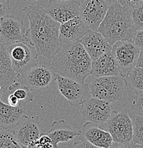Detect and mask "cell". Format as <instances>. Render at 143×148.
Here are the masks:
<instances>
[{
    "label": "cell",
    "mask_w": 143,
    "mask_h": 148,
    "mask_svg": "<svg viewBox=\"0 0 143 148\" xmlns=\"http://www.w3.org/2000/svg\"><path fill=\"white\" fill-rule=\"evenodd\" d=\"M24 12L29 21L30 45L35 49L37 56L52 60L62 44L60 39L61 24L51 17L41 6L27 7Z\"/></svg>",
    "instance_id": "cell-1"
},
{
    "label": "cell",
    "mask_w": 143,
    "mask_h": 148,
    "mask_svg": "<svg viewBox=\"0 0 143 148\" xmlns=\"http://www.w3.org/2000/svg\"><path fill=\"white\" fill-rule=\"evenodd\" d=\"M91 64V58L80 41L62 43L49 68L62 76L85 83L90 75Z\"/></svg>",
    "instance_id": "cell-2"
},
{
    "label": "cell",
    "mask_w": 143,
    "mask_h": 148,
    "mask_svg": "<svg viewBox=\"0 0 143 148\" xmlns=\"http://www.w3.org/2000/svg\"><path fill=\"white\" fill-rule=\"evenodd\" d=\"M98 32L112 46L118 41H133L137 29L134 26L130 9L119 3L110 5Z\"/></svg>",
    "instance_id": "cell-3"
},
{
    "label": "cell",
    "mask_w": 143,
    "mask_h": 148,
    "mask_svg": "<svg viewBox=\"0 0 143 148\" xmlns=\"http://www.w3.org/2000/svg\"><path fill=\"white\" fill-rule=\"evenodd\" d=\"M88 88L92 97L111 103L122 101L125 85L121 75L104 76L93 78Z\"/></svg>",
    "instance_id": "cell-4"
},
{
    "label": "cell",
    "mask_w": 143,
    "mask_h": 148,
    "mask_svg": "<svg viewBox=\"0 0 143 148\" xmlns=\"http://www.w3.org/2000/svg\"><path fill=\"white\" fill-rule=\"evenodd\" d=\"M101 127L111 135L115 143L128 146L133 141V122L128 110L113 111L108 120Z\"/></svg>",
    "instance_id": "cell-5"
},
{
    "label": "cell",
    "mask_w": 143,
    "mask_h": 148,
    "mask_svg": "<svg viewBox=\"0 0 143 148\" xmlns=\"http://www.w3.org/2000/svg\"><path fill=\"white\" fill-rule=\"evenodd\" d=\"M18 81L30 90H43L50 87L56 81V73L49 67L37 64L23 75H18Z\"/></svg>",
    "instance_id": "cell-6"
},
{
    "label": "cell",
    "mask_w": 143,
    "mask_h": 148,
    "mask_svg": "<svg viewBox=\"0 0 143 148\" xmlns=\"http://www.w3.org/2000/svg\"><path fill=\"white\" fill-rule=\"evenodd\" d=\"M0 41L7 46L19 42L30 44L29 30L19 16L9 14L0 19Z\"/></svg>",
    "instance_id": "cell-7"
},
{
    "label": "cell",
    "mask_w": 143,
    "mask_h": 148,
    "mask_svg": "<svg viewBox=\"0 0 143 148\" xmlns=\"http://www.w3.org/2000/svg\"><path fill=\"white\" fill-rule=\"evenodd\" d=\"M141 50L133 41L116 42L112 47V53L123 78L137 66Z\"/></svg>",
    "instance_id": "cell-8"
},
{
    "label": "cell",
    "mask_w": 143,
    "mask_h": 148,
    "mask_svg": "<svg viewBox=\"0 0 143 148\" xmlns=\"http://www.w3.org/2000/svg\"><path fill=\"white\" fill-rule=\"evenodd\" d=\"M81 113L86 123L101 126L108 120L113 110L108 102L91 97L82 103Z\"/></svg>",
    "instance_id": "cell-9"
},
{
    "label": "cell",
    "mask_w": 143,
    "mask_h": 148,
    "mask_svg": "<svg viewBox=\"0 0 143 148\" xmlns=\"http://www.w3.org/2000/svg\"><path fill=\"white\" fill-rule=\"evenodd\" d=\"M12 68L18 75H23L31 68L38 64V56H34L31 46L27 43L19 42L7 46Z\"/></svg>",
    "instance_id": "cell-10"
},
{
    "label": "cell",
    "mask_w": 143,
    "mask_h": 148,
    "mask_svg": "<svg viewBox=\"0 0 143 148\" xmlns=\"http://www.w3.org/2000/svg\"><path fill=\"white\" fill-rule=\"evenodd\" d=\"M110 4L105 0H80V16L91 31H98Z\"/></svg>",
    "instance_id": "cell-11"
},
{
    "label": "cell",
    "mask_w": 143,
    "mask_h": 148,
    "mask_svg": "<svg viewBox=\"0 0 143 148\" xmlns=\"http://www.w3.org/2000/svg\"><path fill=\"white\" fill-rule=\"evenodd\" d=\"M13 131L20 145L22 148H27L32 143L37 141L41 136L39 117L37 115L26 114Z\"/></svg>",
    "instance_id": "cell-12"
},
{
    "label": "cell",
    "mask_w": 143,
    "mask_h": 148,
    "mask_svg": "<svg viewBox=\"0 0 143 148\" xmlns=\"http://www.w3.org/2000/svg\"><path fill=\"white\" fill-rule=\"evenodd\" d=\"M56 82L59 92L71 106L76 107L82 104L85 97L90 93L88 85L57 73Z\"/></svg>",
    "instance_id": "cell-13"
},
{
    "label": "cell",
    "mask_w": 143,
    "mask_h": 148,
    "mask_svg": "<svg viewBox=\"0 0 143 148\" xmlns=\"http://www.w3.org/2000/svg\"><path fill=\"white\" fill-rule=\"evenodd\" d=\"M46 12L60 24L69 21L80 15V0L57 1L50 0Z\"/></svg>",
    "instance_id": "cell-14"
},
{
    "label": "cell",
    "mask_w": 143,
    "mask_h": 148,
    "mask_svg": "<svg viewBox=\"0 0 143 148\" xmlns=\"http://www.w3.org/2000/svg\"><path fill=\"white\" fill-rule=\"evenodd\" d=\"M59 31L61 43H72L81 41L90 29L79 15L61 24Z\"/></svg>",
    "instance_id": "cell-15"
},
{
    "label": "cell",
    "mask_w": 143,
    "mask_h": 148,
    "mask_svg": "<svg viewBox=\"0 0 143 148\" xmlns=\"http://www.w3.org/2000/svg\"><path fill=\"white\" fill-rule=\"evenodd\" d=\"M90 75L93 78L121 75L112 51L92 60Z\"/></svg>",
    "instance_id": "cell-16"
},
{
    "label": "cell",
    "mask_w": 143,
    "mask_h": 148,
    "mask_svg": "<svg viewBox=\"0 0 143 148\" xmlns=\"http://www.w3.org/2000/svg\"><path fill=\"white\" fill-rule=\"evenodd\" d=\"M80 42L83 46L92 60L106 52L112 51L113 47L107 42L105 37L98 31L90 30Z\"/></svg>",
    "instance_id": "cell-17"
},
{
    "label": "cell",
    "mask_w": 143,
    "mask_h": 148,
    "mask_svg": "<svg viewBox=\"0 0 143 148\" xmlns=\"http://www.w3.org/2000/svg\"><path fill=\"white\" fill-rule=\"evenodd\" d=\"M47 134L51 138L54 148H58V143L72 141L81 135V131L73 129L65 120L61 119L52 123L51 128Z\"/></svg>",
    "instance_id": "cell-18"
},
{
    "label": "cell",
    "mask_w": 143,
    "mask_h": 148,
    "mask_svg": "<svg viewBox=\"0 0 143 148\" xmlns=\"http://www.w3.org/2000/svg\"><path fill=\"white\" fill-rule=\"evenodd\" d=\"M81 135L93 145L100 148H109L113 143L111 135L107 130L92 123L84 124Z\"/></svg>",
    "instance_id": "cell-19"
},
{
    "label": "cell",
    "mask_w": 143,
    "mask_h": 148,
    "mask_svg": "<svg viewBox=\"0 0 143 148\" xmlns=\"http://www.w3.org/2000/svg\"><path fill=\"white\" fill-rule=\"evenodd\" d=\"M27 114L24 106H11L0 99V128L13 130L20 120Z\"/></svg>",
    "instance_id": "cell-20"
},
{
    "label": "cell",
    "mask_w": 143,
    "mask_h": 148,
    "mask_svg": "<svg viewBox=\"0 0 143 148\" xmlns=\"http://www.w3.org/2000/svg\"><path fill=\"white\" fill-rule=\"evenodd\" d=\"M18 75L12 68L7 46L0 41V85L4 93L11 85L17 81Z\"/></svg>",
    "instance_id": "cell-21"
},
{
    "label": "cell",
    "mask_w": 143,
    "mask_h": 148,
    "mask_svg": "<svg viewBox=\"0 0 143 148\" xmlns=\"http://www.w3.org/2000/svg\"><path fill=\"white\" fill-rule=\"evenodd\" d=\"M125 88L135 92L134 95L143 92V68L135 66L124 78Z\"/></svg>",
    "instance_id": "cell-22"
},
{
    "label": "cell",
    "mask_w": 143,
    "mask_h": 148,
    "mask_svg": "<svg viewBox=\"0 0 143 148\" xmlns=\"http://www.w3.org/2000/svg\"><path fill=\"white\" fill-rule=\"evenodd\" d=\"M12 92L16 98L19 99L21 103V105L24 106V104H28L29 103L31 102L34 99L33 92L30 90L27 87L24 85L21 84L17 81L14 82L12 85H11L8 88L6 92H4L3 96L7 93Z\"/></svg>",
    "instance_id": "cell-23"
},
{
    "label": "cell",
    "mask_w": 143,
    "mask_h": 148,
    "mask_svg": "<svg viewBox=\"0 0 143 148\" xmlns=\"http://www.w3.org/2000/svg\"><path fill=\"white\" fill-rule=\"evenodd\" d=\"M133 122L134 143L143 145V115L129 111Z\"/></svg>",
    "instance_id": "cell-24"
},
{
    "label": "cell",
    "mask_w": 143,
    "mask_h": 148,
    "mask_svg": "<svg viewBox=\"0 0 143 148\" xmlns=\"http://www.w3.org/2000/svg\"><path fill=\"white\" fill-rule=\"evenodd\" d=\"M0 148H22L15 138L13 130L0 131Z\"/></svg>",
    "instance_id": "cell-25"
},
{
    "label": "cell",
    "mask_w": 143,
    "mask_h": 148,
    "mask_svg": "<svg viewBox=\"0 0 143 148\" xmlns=\"http://www.w3.org/2000/svg\"><path fill=\"white\" fill-rule=\"evenodd\" d=\"M131 17L135 29L140 30L143 29V1L130 9Z\"/></svg>",
    "instance_id": "cell-26"
},
{
    "label": "cell",
    "mask_w": 143,
    "mask_h": 148,
    "mask_svg": "<svg viewBox=\"0 0 143 148\" xmlns=\"http://www.w3.org/2000/svg\"><path fill=\"white\" fill-rule=\"evenodd\" d=\"M67 148H100L93 145V144L88 141L82 135L78 137L77 140H74L73 143H69L67 145Z\"/></svg>",
    "instance_id": "cell-27"
},
{
    "label": "cell",
    "mask_w": 143,
    "mask_h": 148,
    "mask_svg": "<svg viewBox=\"0 0 143 148\" xmlns=\"http://www.w3.org/2000/svg\"><path fill=\"white\" fill-rule=\"evenodd\" d=\"M130 111L143 115V92L138 94L135 97Z\"/></svg>",
    "instance_id": "cell-28"
},
{
    "label": "cell",
    "mask_w": 143,
    "mask_h": 148,
    "mask_svg": "<svg viewBox=\"0 0 143 148\" xmlns=\"http://www.w3.org/2000/svg\"><path fill=\"white\" fill-rule=\"evenodd\" d=\"M37 141L41 148H54L51 138L47 134H41Z\"/></svg>",
    "instance_id": "cell-29"
},
{
    "label": "cell",
    "mask_w": 143,
    "mask_h": 148,
    "mask_svg": "<svg viewBox=\"0 0 143 148\" xmlns=\"http://www.w3.org/2000/svg\"><path fill=\"white\" fill-rule=\"evenodd\" d=\"M11 7L9 0H0V19L10 14Z\"/></svg>",
    "instance_id": "cell-30"
},
{
    "label": "cell",
    "mask_w": 143,
    "mask_h": 148,
    "mask_svg": "<svg viewBox=\"0 0 143 148\" xmlns=\"http://www.w3.org/2000/svg\"><path fill=\"white\" fill-rule=\"evenodd\" d=\"M4 97H6V101H7L6 103H7V104H9L11 106L17 107V106L21 105V103H20L19 99H18L13 93H12V92H10V93H7L6 94V95H4V96L2 97V98H4ZM2 98H1V99H2Z\"/></svg>",
    "instance_id": "cell-31"
},
{
    "label": "cell",
    "mask_w": 143,
    "mask_h": 148,
    "mask_svg": "<svg viewBox=\"0 0 143 148\" xmlns=\"http://www.w3.org/2000/svg\"><path fill=\"white\" fill-rule=\"evenodd\" d=\"M133 42L141 51H143V29L137 31Z\"/></svg>",
    "instance_id": "cell-32"
},
{
    "label": "cell",
    "mask_w": 143,
    "mask_h": 148,
    "mask_svg": "<svg viewBox=\"0 0 143 148\" xmlns=\"http://www.w3.org/2000/svg\"><path fill=\"white\" fill-rule=\"evenodd\" d=\"M143 0H118V3L122 7L131 9L138 4L140 3Z\"/></svg>",
    "instance_id": "cell-33"
},
{
    "label": "cell",
    "mask_w": 143,
    "mask_h": 148,
    "mask_svg": "<svg viewBox=\"0 0 143 148\" xmlns=\"http://www.w3.org/2000/svg\"><path fill=\"white\" fill-rule=\"evenodd\" d=\"M109 148H127V146L123 144H120V143L113 142V144L111 145V146Z\"/></svg>",
    "instance_id": "cell-34"
},
{
    "label": "cell",
    "mask_w": 143,
    "mask_h": 148,
    "mask_svg": "<svg viewBox=\"0 0 143 148\" xmlns=\"http://www.w3.org/2000/svg\"><path fill=\"white\" fill-rule=\"evenodd\" d=\"M137 66L143 68V51H141L139 59H138V64H137Z\"/></svg>",
    "instance_id": "cell-35"
},
{
    "label": "cell",
    "mask_w": 143,
    "mask_h": 148,
    "mask_svg": "<svg viewBox=\"0 0 143 148\" xmlns=\"http://www.w3.org/2000/svg\"><path fill=\"white\" fill-rule=\"evenodd\" d=\"M127 148H143V145H140L138 143H135L134 142H132L128 146Z\"/></svg>",
    "instance_id": "cell-36"
},
{
    "label": "cell",
    "mask_w": 143,
    "mask_h": 148,
    "mask_svg": "<svg viewBox=\"0 0 143 148\" xmlns=\"http://www.w3.org/2000/svg\"><path fill=\"white\" fill-rule=\"evenodd\" d=\"M27 148H41V147H40L38 141H36V142H34V143H32L31 144L29 145Z\"/></svg>",
    "instance_id": "cell-37"
},
{
    "label": "cell",
    "mask_w": 143,
    "mask_h": 148,
    "mask_svg": "<svg viewBox=\"0 0 143 148\" xmlns=\"http://www.w3.org/2000/svg\"><path fill=\"white\" fill-rule=\"evenodd\" d=\"M106 2L108 3L110 5H111V4H115V3H118V0H105Z\"/></svg>",
    "instance_id": "cell-38"
},
{
    "label": "cell",
    "mask_w": 143,
    "mask_h": 148,
    "mask_svg": "<svg viewBox=\"0 0 143 148\" xmlns=\"http://www.w3.org/2000/svg\"><path fill=\"white\" fill-rule=\"evenodd\" d=\"M3 95H4V90H3L2 86L0 85V99H1V98H2Z\"/></svg>",
    "instance_id": "cell-39"
},
{
    "label": "cell",
    "mask_w": 143,
    "mask_h": 148,
    "mask_svg": "<svg viewBox=\"0 0 143 148\" xmlns=\"http://www.w3.org/2000/svg\"><path fill=\"white\" fill-rule=\"evenodd\" d=\"M25 1H27V2H29V3H31V4H32V3L36 2V1H38V0H25Z\"/></svg>",
    "instance_id": "cell-40"
},
{
    "label": "cell",
    "mask_w": 143,
    "mask_h": 148,
    "mask_svg": "<svg viewBox=\"0 0 143 148\" xmlns=\"http://www.w3.org/2000/svg\"><path fill=\"white\" fill-rule=\"evenodd\" d=\"M51 1H78V0H51Z\"/></svg>",
    "instance_id": "cell-41"
}]
</instances>
